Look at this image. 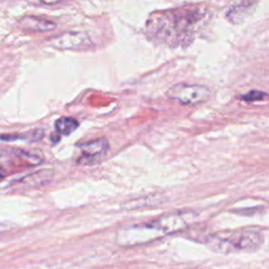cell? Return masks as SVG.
I'll list each match as a JSON object with an SVG mask.
<instances>
[{"label": "cell", "instance_id": "1", "mask_svg": "<svg viewBox=\"0 0 269 269\" xmlns=\"http://www.w3.org/2000/svg\"><path fill=\"white\" fill-rule=\"evenodd\" d=\"M264 237L260 231L243 230L237 231H223L211 234L205 244L218 253L254 252L263 245Z\"/></svg>", "mask_w": 269, "mask_h": 269}, {"label": "cell", "instance_id": "2", "mask_svg": "<svg viewBox=\"0 0 269 269\" xmlns=\"http://www.w3.org/2000/svg\"><path fill=\"white\" fill-rule=\"evenodd\" d=\"M167 96L182 104L193 105L210 100L211 92L204 85L178 83L167 91Z\"/></svg>", "mask_w": 269, "mask_h": 269}, {"label": "cell", "instance_id": "3", "mask_svg": "<svg viewBox=\"0 0 269 269\" xmlns=\"http://www.w3.org/2000/svg\"><path fill=\"white\" fill-rule=\"evenodd\" d=\"M194 218L196 216L192 212H174L153 220L151 221V223L162 237V235L184 230L188 225L192 224V222L194 221Z\"/></svg>", "mask_w": 269, "mask_h": 269}, {"label": "cell", "instance_id": "4", "mask_svg": "<svg viewBox=\"0 0 269 269\" xmlns=\"http://www.w3.org/2000/svg\"><path fill=\"white\" fill-rule=\"evenodd\" d=\"M77 163L81 165H94L101 162L109 154L110 144L104 138L90 141L80 145Z\"/></svg>", "mask_w": 269, "mask_h": 269}, {"label": "cell", "instance_id": "5", "mask_svg": "<svg viewBox=\"0 0 269 269\" xmlns=\"http://www.w3.org/2000/svg\"><path fill=\"white\" fill-rule=\"evenodd\" d=\"M48 44L58 50H80L90 46L92 40L82 32H65L50 38Z\"/></svg>", "mask_w": 269, "mask_h": 269}, {"label": "cell", "instance_id": "6", "mask_svg": "<svg viewBox=\"0 0 269 269\" xmlns=\"http://www.w3.org/2000/svg\"><path fill=\"white\" fill-rule=\"evenodd\" d=\"M20 25L25 30L35 32L51 31L56 28V23L45 18H39L36 16H25L20 20Z\"/></svg>", "mask_w": 269, "mask_h": 269}, {"label": "cell", "instance_id": "7", "mask_svg": "<svg viewBox=\"0 0 269 269\" xmlns=\"http://www.w3.org/2000/svg\"><path fill=\"white\" fill-rule=\"evenodd\" d=\"M78 127V121L72 117H62L56 121L55 130L59 134L70 136Z\"/></svg>", "mask_w": 269, "mask_h": 269}, {"label": "cell", "instance_id": "8", "mask_svg": "<svg viewBox=\"0 0 269 269\" xmlns=\"http://www.w3.org/2000/svg\"><path fill=\"white\" fill-rule=\"evenodd\" d=\"M267 97H269V96L264 92L251 91L250 93H247L246 95L242 96L241 98L244 101H246V102H255V101H264Z\"/></svg>", "mask_w": 269, "mask_h": 269}, {"label": "cell", "instance_id": "9", "mask_svg": "<svg viewBox=\"0 0 269 269\" xmlns=\"http://www.w3.org/2000/svg\"><path fill=\"white\" fill-rule=\"evenodd\" d=\"M4 176H5V172H4L3 168L0 166V179H2Z\"/></svg>", "mask_w": 269, "mask_h": 269}]
</instances>
